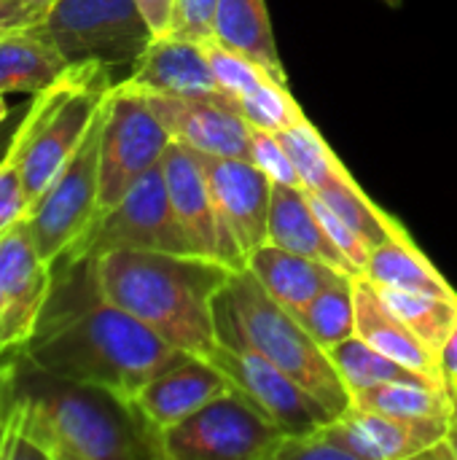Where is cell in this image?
<instances>
[{
	"instance_id": "6da1fadb",
	"label": "cell",
	"mask_w": 457,
	"mask_h": 460,
	"mask_svg": "<svg viewBox=\"0 0 457 460\" xmlns=\"http://www.w3.org/2000/svg\"><path fill=\"white\" fill-rule=\"evenodd\" d=\"M24 353L48 375L124 396L189 358L102 296L92 256L51 264V291Z\"/></svg>"
},
{
	"instance_id": "7a4b0ae2",
	"label": "cell",
	"mask_w": 457,
	"mask_h": 460,
	"mask_svg": "<svg viewBox=\"0 0 457 460\" xmlns=\"http://www.w3.org/2000/svg\"><path fill=\"white\" fill-rule=\"evenodd\" d=\"M167 460L132 396L48 375L27 353L0 460Z\"/></svg>"
},
{
	"instance_id": "3957f363",
	"label": "cell",
	"mask_w": 457,
	"mask_h": 460,
	"mask_svg": "<svg viewBox=\"0 0 457 460\" xmlns=\"http://www.w3.org/2000/svg\"><path fill=\"white\" fill-rule=\"evenodd\" d=\"M234 272L199 253L108 251L97 256L102 296L175 350L197 358H207L218 345L215 302Z\"/></svg>"
},
{
	"instance_id": "277c9868",
	"label": "cell",
	"mask_w": 457,
	"mask_h": 460,
	"mask_svg": "<svg viewBox=\"0 0 457 460\" xmlns=\"http://www.w3.org/2000/svg\"><path fill=\"white\" fill-rule=\"evenodd\" d=\"M218 342H240L272 361L307 388L337 418L353 404L329 353L310 337L299 318L286 310L248 270H237L215 302Z\"/></svg>"
},
{
	"instance_id": "5b68a950",
	"label": "cell",
	"mask_w": 457,
	"mask_h": 460,
	"mask_svg": "<svg viewBox=\"0 0 457 460\" xmlns=\"http://www.w3.org/2000/svg\"><path fill=\"white\" fill-rule=\"evenodd\" d=\"M113 86L116 78L105 67L75 65L32 97L11 140L30 208L75 154Z\"/></svg>"
},
{
	"instance_id": "8992f818",
	"label": "cell",
	"mask_w": 457,
	"mask_h": 460,
	"mask_svg": "<svg viewBox=\"0 0 457 460\" xmlns=\"http://www.w3.org/2000/svg\"><path fill=\"white\" fill-rule=\"evenodd\" d=\"M51 43L70 67L100 65L124 81L154 43L137 0H48L30 27Z\"/></svg>"
},
{
	"instance_id": "52a82bcc",
	"label": "cell",
	"mask_w": 457,
	"mask_h": 460,
	"mask_svg": "<svg viewBox=\"0 0 457 460\" xmlns=\"http://www.w3.org/2000/svg\"><path fill=\"white\" fill-rule=\"evenodd\" d=\"M288 434L237 388L162 434L167 460H275Z\"/></svg>"
},
{
	"instance_id": "ba28073f",
	"label": "cell",
	"mask_w": 457,
	"mask_h": 460,
	"mask_svg": "<svg viewBox=\"0 0 457 460\" xmlns=\"http://www.w3.org/2000/svg\"><path fill=\"white\" fill-rule=\"evenodd\" d=\"M108 251H164L194 253L167 191L162 164L148 170L113 208L100 213L86 234L62 256H102Z\"/></svg>"
},
{
	"instance_id": "9c48e42d",
	"label": "cell",
	"mask_w": 457,
	"mask_h": 460,
	"mask_svg": "<svg viewBox=\"0 0 457 460\" xmlns=\"http://www.w3.org/2000/svg\"><path fill=\"white\" fill-rule=\"evenodd\" d=\"M108 102V100H105ZM105 105L92 121L75 154L48 183L40 199L27 210V226L38 253L54 264L75 240L86 234L100 216V140Z\"/></svg>"
},
{
	"instance_id": "30bf717a",
	"label": "cell",
	"mask_w": 457,
	"mask_h": 460,
	"mask_svg": "<svg viewBox=\"0 0 457 460\" xmlns=\"http://www.w3.org/2000/svg\"><path fill=\"white\" fill-rule=\"evenodd\" d=\"M172 143L143 94L113 86L100 140V213L113 208L148 170L162 164Z\"/></svg>"
},
{
	"instance_id": "8fae6325",
	"label": "cell",
	"mask_w": 457,
	"mask_h": 460,
	"mask_svg": "<svg viewBox=\"0 0 457 460\" xmlns=\"http://www.w3.org/2000/svg\"><path fill=\"white\" fill-rule=\"evenodd\" d=\"M207 361L215 369H221L234 383V388L245 399H250L288 437L315 431L318 426L337 418L326 404H321L291 375L277 369L272 361H267L248 345L218 342L210 350Z\"/></svg>"
},
{
	"instance_id": "7c38bea8",
	"label": "cell",
	"mask_w": 457,
	"mask_h": 460,
	"mask_svg": "<svg viewBox=\"0 0 457 460\" xmlns=\"http://www.w3.org/2000/svg\"><path fill=\"white\" fill-rule=\"evenodd\" d=\"M162 172L167 181V191H170L175 216H178L194 253L218 259V261L229 264L232 270H242L248 264V259L215 210L199 154L194 148L172 140L162 156Z\"/></svg>"
},
{
	"instance_id": "4fadbf2b",
	"label": "cell",
	"mask_w": 457,
	"mask_h": 460,
	"mask_svg": "<svg viewBox=\"0 0 457 460\" xmlns=\"http://www.w3.org/2000/svg\"><path fill=\"white\" fill-rule=\"evenodd\" d=\"M51 291V264L38 253L27 218L0 237V345H27Z\"/></svg>"
},
{
	"instance_id": "5bb4252c",
	"label": "cell",
	"mask_w": 457,
	"mask_h": 460,
	"mask_svg": "<svg viewBox=\"0 0 457 460\" xmlns=\"http://www.w3.org/2000/svg\"><path fill=\"white\" fill-rule=\"evenodd\" d=\"M175 143L199 154L253 159V127L232 100L143 94Z\"/></svg>"
},
{
	"instance_id": "9a60e30c",
	"label": "cell",
	"mask_w": 457,
	"mask_h": 460,
	"mask_svg": "<svg viewBox=\"0 0 457 460\" xmlns=\"http://www.w3.org/2000/svg\"><path fill=\"white\" fill-rule=\"evenodd\" d=\"M199 162H202L215 210L248 259L259 245L269 243L272 178L250 159L199 154Z\"/></svg>"
},
{
	"instance_id": "2e32d148",
	"label": "cell",
	"mask_w": 457,
	"mask_h": 460,
	"mask_svg": "<svg viewBox=\"0 0 457 460\" xmlns=\"http://www.w3.org/2000/svg\"><path fill=\"white\" fill-rule=\"evenodd\" d=\"M116 86H124L137 94L232 100L218 84V78L213 75L205 46L178 35L154 38L148 51L132 67V73Z\"/></svg>"
},
{
	"instance_id": "e0dca14e",
	"label": "cell",
	"mask_w": 457,
	"mask_h": 460,
	"mask_svg": "<svg viewBox=\"0 0 457 460\" xmlns=\"http://www.w3.org/2000/svg\"><path fill=\"white\" fill-rule=\"evenodd\" d=\"M229 391H234V383L221 369H215L207 358L189 356L145 383L132 399L148 423L164 434Z\"/></svg>"
},
{
	"instance_id": "ac0fdd59",
	"label": "cell",
	"mask_w": 457,
	"mask_h": 460,
	"mask_svg": "<svg viewBox=\"0 0 457 460\" xmlns=\"http://www.w3.org/2000/svg\"><path fill=\"white\" fill-rule=\"evenodd\" d=\"M353 288H356V334L366 340L372 348L382 350L385 356L396 358L399 364L420 372L439 388L450 391L442 375L439 356L391 310L380 288L366 275L353 278Z\"/></svg>"
},
{
	"instance_id": "d6986e66",
	"label": "cell",
	"mask_w": 457,
	"mask_h": 460,
	"mask_svg": "<svg viewBox=\"0 0 457 460\" xmlns=\"http://www.w3.org/2000/svg\"><path fill=\"white\" fill-rule=\"evenodd\" d=\"M342 423L356 445L358 460H420V456L442 442L453 420L399 418L347 407Z\"/></svg>"
},
{
	"instance_id": "ffe728a7",
	"label": "cell",
	"mask_w": 457,
	"mask_h": 460,
	"mask_svg": "<svg viewBox=\"0 0 457 460\" xmlns=\"http://www.w3.org/2000/svg\"><path fill=\"white\" fill-rule=\"evenodd\" d=\"M269 243L286 251L326 261L353 278L358 270L347 261V256L334 245L329 232L323 229L310 191L304 186L272 183V205H269Z\"/></svg>"
},
{
	"instance_id": "44dd1931",
	"label": "cell",
	"mask_w": 457,
	"mask_h": 460,
	"mask_svg": "<svg viewBox=\"0 0 457 460\" xmlns=\"http://www.w3.org/2000/svg\"><path fill=\"white\" fill-rule=\"evenodd\" d=\"M245 267L291 313L307 307L323 288H329L331 283H337L347 275V272H342L326 261L286 251V248L272 245V243L259 245L248 256Z\"/></svg>"
},
{
	"instance_id": "7402d4cb",
	"label": "cell",
	"mask_w": 457,
	"mask_h": 460,
	"mask_svg": "<svg viewBox=\"0 0 457 460\" xmlns=\"http://www.w3.org/2000/svg\"><path fill=\"white\" fill-rule=\"evenodd\" d=\"M65 57L46 43L38 32L8 30L0 32V92H30L38 94L48 89L67 73Z\"/></svg>"
},
{
	"instance_id": "603a6c76",
	"label": "cell",
	"mask_w": 457,
	"mask_h": 460,
	"mask_svg": "<svg viewBox=\"0 0 457 460\" xmlns=\"http://www.w3.org/2000/svg\"><path fill=\"white\" fill-rule=\"evenodd\" d=\"M364 275L380 288L457 299L455 288L434 267V261L417 248V243L412 237H396V240L377 245L369 253Z\"/></svg>"
},
{
	"instance_id": "cb8c5ba5",
	"label": "cell",
	"mask_w": 457,
	"mask_h": 460,
	"mask_svg": "<svg viewBox=\"0 0 457 460\" xmlns=\"http://www.w3.org/2000/svg\"><path fill=\"white\" fill-rule=\"evenodd\" d=\"M215 38L286 81V67L275 43L267 0H218Z\"/></svg>"
},
{
	"instance_id": "d4e9b609",
	"label": "cell",
	"mask_w": 457,
	"mask_h": 460,
	"mask_svg": "<svg viewBox=\"0 0 457 460\" xmlns=\"http://www.w3.org/2000/svg\"><path fill=\"white\" fill-rule=\"evenodd\" d=\"M318 199H323L347 226H353L361 240L374 251L377 245L396 240V237H412L407 232V226L393 218L388 210H382L364 189L361 183L353 178V172L342 164L321 189L310 191Z\"/></svg>"
},
{
	"instance_id": "484cf974",
	"label": "cell",
	"mask_w": 457,
	"mask_h": 460,
	"mask_svg": "<svg viewBox=\"0 0 457 460\" xmlns=\"http://www.w3.org/2000/svg\"><path fill=\"white\" fill-rule=\"evenodd\" d=\"M329 358L337 367V372H339V377H342V383L347 385L350 394L372 388V385H382V383H417V385L439 388L436 383H431L420 372H415V369L399 364L396 358L385 356L382 350L372 348L358 334H353V337L342 340L339 345H334L329 350ZM439 391H444V388H439Z\"/></svg>"
},
{
	"instance_id": "4316f807",
	"label": "cell",
	"mask_w": 457,
	"mask_h": 460,
	"mask_svg": "<svg viewBox=\"0 0 457 460\" xmlns=\"http://www.w3.org/2000/svg\"><path fill=\"white\" fill-rule=\"evenodd\" d=\"M350 407L399 418L453 420V394L417 383H382L356 391Z\"/></svg>"
},
{
	"instance_id": "83f0119b",
	"label": "cell",
	"mask_w": 457,
	"mask_h": 460,
	"mask_svg": "<svg viewBox=\"0 0 457 460\" xmlns=\"http://www.w3.org/2000/svg\"><path fill=\"white\" fill-rule=\"evenodd\" d=\"M310 337L329 353L334 345L356 334V288L353 275L323 288L307 307L294 313Z\"/></svg>"
},
{
	"instance_id": "f1b7e54d",
	"label": "cell",
	"mask_w": 457,
	"mask_h": 460,
	"mask_svg": "<svg viewBox=\"0 0 457 460\" xmlns=\"http://www.w3.org/2000/svg\"><path fill=\"white\" fill-rule=\"evenodd\" d=\"M380 294L385 296L391 310L439 356L457 323V299L396 291V288H380Z\"/></svg>"
},
{
	"instance_id": "f546056e",
	"label": "cell",
	"mask_w": 457,
	"mask_h": 460,
	"mask_svg": "<svg viewBox=\"0 0 457 460\" xmlns=\"http://www.w3.org/2000/svg\"><path fill=\"white\" fill-rule=\"evenodd\" d=\"M234 105L250 127H261V129H272V132H283L307 119L304 111L299 108V102L294 100V94L288 92V84L277 81V78L267 81L261 89H256L245 97H237Z\"/></svg>"
},
{
	"instance_id": "4dcf8cb0",
	"label": "cell",
	"mask_w": 457,
	"mask_h": 460,
	"mask_svg": "<svg viewBox=\"0 0 457 460\" xmlns=\"http://www.w3.org/2000/svg\"><path fill=\"white\" fill-rule=\"evenodd\" d=\"M275 460H358V453L342 418H334L315 431L286 437Z\"/></svg>"
},
{
	"instance_id": "1f68e13d",
	"label": "cell",
	"mask_w": 457,
	"mask_h": 460,
	"mask_svg": "<svg viewBox=\"0 0 457 460\" xmlns=\"http://www.w3.org/2000/svg\"><path fill=\"white\" fill-rule=\"evenodd\" d=\"M253 164H259L272 183H286V186H302L299 170L286 148V143L280 140L277 132L272 129H261L253 127Z\"/></svg>"
},
{
	"instance_id": "d6a6232c",
	"label": "cell",
	"mask_w": 457,
	"mask_h": 460,
	"mask_svg": "<svg viewBox=\"0 0 457 460\" xmlns=\"http://www.w3.org/2000/svg\"><path fill=\"white\" fill-rule=\"evenodd\" d=\"M27 208H30V202L24 194L22 170H19L13 148L8 146L5 156L0 159V237L27 216Z\"/></svg>"
},
{
	"instance_id": "836d02e7",
	"label": "cell",
	"mask_w": 457,
	"mask_h": 460,
	"mask_svg": "<svg viewBox=\"0 0 457 460\" xmlns=\"http://www.w3.org/2000/svg\"><path fill=\"white\" fill-rule=\"evenodd\" d=\"M215 11L218 0H175L172 32L186 40L207 43L215 38Z\"/></svg>"
},
{
	"instance_id": "e575fe53",
	"label": "cell",
	"mask_w": 457,
	"mask_h": 460,
	"mask_svg": "<svg viewBox=\"0 0 457 460\" xmlns=\"http://www.w3.org/2000/svg\"><path fill=\"white\" fill-rule=\"evenodd\" d=\"M310 199H312V208H315V213H318V218H321V224H323V229L329 232V237L334 240V245L347 256V261L358 270V275H364V270H366V261H369V253H372V248L361 240V234L353 229V226H347L323 199H318L315 194H310Z\"/></svg>"
},
{
	"instance_id": "d590c367",
	"label": "cell",
	"mask_w": 457,
	"mask_h": 460,
	"mask_svg": "<svg viewBox=\"0 0 457 460\" xmlns=\"http://www.w3.org/2000/svg\"><path fill=\"white\" fill-rule=\"evenodd\" d=\"M22 356H24V345H0V453H3L11 410L16 404Z\"/></svg>"
},
{
	"instance_id": "8d00e7d4",
	"label": "cell",
	"mask_w": 457,
	"mask_h": 460,
	"mask_svg": "<svg viewBox=\"0 0 457 460\" xmlns=\"http://www.w3.org/2000/svg\"><path fill=\"white\" fill-rule=\"evenodd\" d=\"M46 3L43 0H0V32L27 30L38 24L46 11Z\"/></svg>"
},
{
	"instance_id": "74e56055",
	"label": "cell",
	"mask_w": 457,
	"mask_h": 460,
	"mask_svg": "<svg viewBox=\"0 0 457 460\" xmlns=\"http://www.w3.org/2000/svg\"><path fill=\"white\" fill-rule=\"evenodd\" d=\"M148 27L154 30V38L172 32V16H175V0H137Z\"/></svg>"
},
{
	"instance_id": "f35d334b",
	"label": "cell",
	"mask_w": 457,
	"mask_h": 460,
	"mask_svg": "<svg viewBox=\"0 0 457 460\" xmlns=\"http://www.w3.org/2000/svg\"><path fill=\"white\" fill-rule=\"evenodd\" d=\"M439 364H442V375H444V383L450 388V394L457 391V323L455 329L450 332L442 353H439Z\"/></svg>"
},
{
	"instance_id": "ab89813d",
	"label": "cell",
	"mask_w": 457,
	"mask_h": 460,
	"mask_svg": "<svg viewBox=\"0 0 457 460\" xmlns=\"http://www.w3.org/2000/svg\"><path fill=\"white\" fill-rule=\"evenodd\" d=\"M8 113H11V105L5 102V94L0 92V129H3L5 121H8Z\"/></svg>"
},
{
	"instance_id": "60d3db41",
	"label": "cell",
	"mask_w": 457,
	"mask_h": 460,
	"mask_svg": "<svg viewBox=\"0 0 457 460\" xmlns=\"http://www.w3.org/2000/svg\"><path fill=\"white\" fill-rule=\"evenodd\" d=\"M13 129H16V124H13ZM13 129H8L5 135H0V159L5 156V151H8V146H11V137H13Z\"/></svg>"
},
{
	"instance_id": "b9f144b4",
	"label": "cell",
	"mask_w": 457,
	"mask_h": 460,
	"mask_svg": "<svg viewBox=\"0 0 457 460\" xmlns=\"http://www.w3.org/2000/svg\"><path fill=\"white\" fill-rule=\"evenodd\" d=\"M447 439H450V445H453V453H455V460H457V423H450Z\"/></svg>"
},
{
	"instance_id": "7bdbcfd3",
	"label": "cell",
	"mask_w": 457,
	"mask_h": 460,
	"mask_svg": "<svg viewBox=\"0 0 457 460\" xmlns=\"http://www.w3.org/2000/svg\"><path fill=\"white\" fill-rule=\"evenodd\" d=\"M453 423H457V391L453 394Z\"/></svg>"
},
{
	"instance_id": "ee69618b",
	"label": "cell",
	"mask_w": 457,
	"mask_h": 460,
	"mask_svg": "<svg viewBox=\"0 0 457 460\" xmlns=\"http://www.w3.org/2000/svg\"><path fill=\"white\" fill-rule=\"evenodd\" d=\"M382 3H388L391 8H399L401 5V0H382Z\"/></svg>"
},
{
	"instance_id": "f6af8a7d",
	"label": "cell",
	"mask_w": 457,
	"mask_h": 460,
	"mask_svg": "<svg viewBox=\"0 0 457 460\" xmlns=\"http://www.w3.org/2000/svg\"><path fill=\"white\" fill-rule=\"evenodd\" d=\"M43 3H46V0H43Z\"/></svg>"
}]
</instances>
